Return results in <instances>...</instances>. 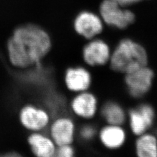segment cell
Returning <instances> with one entry per match:
<instances>
[{
	"mask_svg": "<svg viewBox=\"0 0 157 157\" xmlns=\"http://www.w3.org/2000/svg\"><path fill=\"white\" fill-rule=\"evenodd\" d=\"M137 157H157V138L146 132L139 136L136 142Z\"/></svg>",
	"mask_w": 157,
	"mask_h": 157,
	"instance_id": "9a60e30c",
	"label": "cell"
},
{
	"mask_svg": "<svg viewBox=\"0 0 157 157\" xmlns=\"http://www.w3.org/2000/svg\"><path fill=\"white\" fill-rule=\"evenodd\" d=\"M100 144L109 150H116L123 145L126 135L122 126L106 124L98 130V136Z\"/></svg>",
	"mask_w": 157,
	"mask_h": 157,
	"instance_id": "4fadbf2b",
	"label": "cell"
},
{
	"mask_svg": "<svg viewBox=\"0 0 157 157\" xmlns=\"http://www.w3.org/2000/svg\"><path fill=\"white\" fill-rule=\"evenodd\" d=\"M0 157H26L21 152L11 150L0 153Z\"/></svg>",
	"mask_w": 157,
	"mask_h": 157,
	"instance_id": "d6986e66",
	"label": "cell"
},
{
	"mask_svg": "<svg viewBox=\"0 0 157 157\" xmlns=\"http://www.w3.org/2000/svg\"><path fill=\"white\" fill-rule=\"evenodd\" d=\"M74 27L81 36L86 39H92L101 32L103 24L101 20L96 14L84 11L75 18Z\"/></svg>",
	"mask_w": 157,
	"mask_h": 157,
	"instance_id": "7c38bea8",
	"label": "cell"
},
{
	"mask_svg": "<svg viewBox=\"0 0 157 157\" xmlns=\"http://www.w3.org/2000/svg\"><path fill=\"white\" fill-rule=\"evenodd\" d=\"M136 2H140V1H141V0H135Z\"/></svg>",
	"mask_w": 157,
	"mask_h": 157,
	"instance_id": "44dd1931",
	"label": "cell"
},
{
	"mask_svg": "<svg viewBox=\"0 0 157 157\" xmlns=\"http://www.w3.org/2000/svg\"><path fill=\"white\" fill-rule=\"evenodd\" d=\"M114 1L120 3L122 6H127V5L136 3L135 0H114Z\"/></svg>",
	"mask_w": 157,
	"mask_h": 157,
	"instance_id": "ffe728a7",
	"label": "cell"
},
{
	"mask_svg": "<svg viewBox=\"0 0 157 157\" xmlns=\"http://www.w3.org/2000/svg\"><path fill=\"white\" fill-rule=\"evenodd\" d=\"M45 106L54 117L65 113L66 104L61 95L56 93H52L47 96Z\"/></svg>",
	"mask_w": 157,
	"mask_h": 157,
	"instance_id": "2e32d148",
	"label": "cell"
},
{
	"mask_svg": "<svg viewBox=\"0 0 157 157\" xmlns=\"http://www.w3.org/2000/svg\"><path fill=\"white\" fill-rule=\"evenodd\" d=\"M128 117L132 132L139 136L145 133L153 125L155 113L151 105L142 104L136 108L131 109Z\"/></svg>",
	"mask_w": 157,
	"mask_h": 157,
	"instance_id": "30bf717a",
	"label": "cell"
},
{
	"mask_svg": "<svg viewBox=\"0 0 157 157\" xmlns=\"http://www.w3.org/2000/svg\"><path fill=\"white\" fill-rule=\"evenodd\" d=\"M114 0H104L100 6V14L108 25L119 29L126 28L135 21L134 14Z\"/></svg>",
	"mask_w": 157,
	"mask_h": 157,
	"instance_id": "52a82bcc",
	"label": "cell"
},
{
	"mask_svg": "<svg viewBox=\"0 0 157 157\" xmlns=\"http://www.w3.org/2000/svg\"><path fill=\"white\" fill-rule=\"evenodd\" d=\"M147 52L143 47L131 39H125L111 52L109 63L113 71L125 74L147 66Z\"/></svg>",
	"mask_w": 157,
	"mask_h": 157,
	"instance_id": "7a4b0ae2",
	"label": "cell"
},
{
	"mask_svg": "<svg viewBox=\"0 0 157 157\" xmlns=\"http://www.w3.org/2000/svg\"><path fill=\"white\" fill-rule=\"evenodd\" d=\"M26 144L32 157H52L58 147L47 132L28 133Z\"/></svg>",
	"mask_w": 157,
	"mask_h": 157,
	"instance_id": "8fae6325",
	"label": "cell"
},
{
	"mask_svg": "<svg viewBox=\"0 0 157 157\" xmlns=\"http://www.w3.org/2000/svg\"><path fill=\"white\" fill-rule=\"evenodd\" d=\"M100 114L107 124H123L126 119V112L119 103L107 101L100 107Z\"/></svg>",
	"mask_w": 157,
	"mask_h": 157,
	"instance_id": "5bb4252c",
	"label": "cell"
},
{
	"mask_svg": "<svg viewBox=\"0 0 157 157\" xmlns=\"http://www.w3.org/2000/svg\"><path fill=\"white\" fill-rule=\"evenodd\" d=\"M98 130L95 125L92 124L90 121L85 122L77 128V138L84 143H90L94 140L98 136Z\"/></svg>",
	"mask_w": 157,
	"mask_h": 157,
	"instance_id": "e0dca14e",
	"label": "cell"
},
{
	"mask_svg": "<svg viewBox=\"0 0 157 157\" xmlns=\"http://www.w3.org/2000/svg\"><path fill=\"white\" fill-rule=\"evenodd\" d=\"M52 157H76V151L73 145L59 146Z\"/></svg>",
	"mask_w": 157,
	"mask_h": 157,
	"instance_id": "ac0fdd59",
	"label": "cell"
},
{
	"mask_svg": "<svg viewBox=\"0 0 157 157\" xmlns=\"http://www.w3.org/2000/svg\"><path fill=\"white\" fill-rule=\"evenodd\" d=\"M51 47L50 37L41 28L33 24L21 26L7 43L9 63L18 71L41 67Z\"/></svg>",
	"mask_w": 157,
	"mask_h": 157,
	"instance_id": "6da1fadb",
	"label": "cell"
},
{
	"mask_svg": "<svg viewBox=\"0 0 157 157\" xmlns=\"http://www.w3.org/2000/svg\"><path fill=\"white\" fill-rule=\"evenodd\" d=\"M84 46L82 58L88 67H101L109 62L111 52L109 45L101 39H90Z\"/></svg>",
	"mask_w": 157,
	"mask_h": 157,
	"instance_id": "9c48e42d",
	"label": "cell"
},
{
	"mask_svg": "<svg viewBox=\"0 0 157 157\" xmlns=\"http://www.w3.org/2000/svg\"><path fill=\"white\" fill-rule=\"evenodd\" d=\"M77 128L73 118L63 113L52 118L47 132L58 147L72 145L77 139Z\"/></svg>",
	"mask_w": 157,
	"mask_h": 157,
	"instance_id": "277c9868",
	"label": "cell"
},
{
	"mask_svg": "<svg viewBox=\"0 0 157 157\" xmlns=\"http://www.w3.org/2000/svg\"><path fill=\"white\" fill-rule=\"evenodd\" d=\"M52 118L51 112L45 105L33 103L22 105L17 113L20 125L28 133L47 132Z\"/></svg>",
	"mask_w": 157,
	"mask_h": 157,
	"instance_id": "3957f363",
	"label": "cell"
},
{
	"mask_svg": "<svg viewBox=\"0 0 157 157\" xmlns=\"http://www.w3.org/2000/svg\"><path fill=\"white\" fill-rule=\"evenodd\" d=\"M92 82L93 77L90 67L85 65L68 66L63 72V86L73 94L89 90Z\"/></svg>",
	"mask_w": 157,
	"mask_h": 157,
	"instance_id": "8992f818",
	"label": "cell"
},
{
	"mask_svg": "<svg viewBox=\"0 0 157 157\" xmlns=\"http://www.w3.org/2000/svg\"><path fill=\"white\" fill-rule=\"evenodd\" d=\"M154 73L147 66L125 73L124 81L129 94L140 98L149 91L153 84Z\"/></svg>",
	"mask_w": 157,
	"mask_h": 157,
	"instance_id": "ba28073f",
	"label": "cell"
},
{
	"mask_svg": "<svg viewBox=\"0 0 157 157\" xmlns=\"http://www.w3.org/2000/svg\"><path fill=\"white\" fill-rule=\"evenodd\" d=\"M67 108L73 117L87 122L97 116L100 105L96 94L89 90L73 94L68 102Z\"/></svg>",
	"mask_w": 157,
	"mask_h": 157,
	"instance_id": "5b68a950",
	"label": "cell"
}]
</instances>
